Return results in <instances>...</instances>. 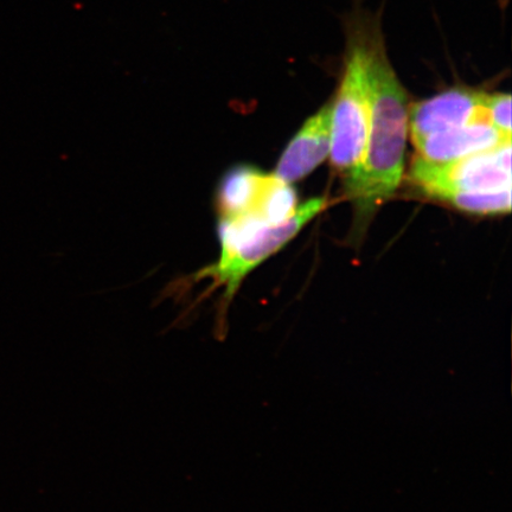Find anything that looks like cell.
I'll list each match as a JSON object with an SVG mask.
<instances>
[{
	"label": "cell",
	"mask_w": 512,
	"mask_h": 512,
	"mask_svg": "<svg viewBox=\"0 0 512 512\" xmlns=\"http://www.w3.org/2000/svg\"><path fill=\"white\" fill-rule=\"evenodd\" d=\"M326 207L328 200L325 197L312 198L298 207L290 220L273 227L252 228L217 223L221 243L220 260L215 265L203 268L194 275V279L213 281L210 291L224 287L221 316L226 315L230 302L247 274L280 251Z\"/></svg>",
	"instance_id": "cell-2"
},
{
	"label": "cell",
	"mask_w": 512,
	"mask_h": 512,
	"mask_svg": "<svg viewBox=\"0 0 512 512\" xmlns=\"http://www.w3.org/2000/svg\"><path fill=\"white\" fill-rule=\"evenodd\" d=\"M349 24L362 47L369 127L361 168L347 188L361 213L370 214L395 194L405 172L409 106L406 89L388 59L379 24L363 16Z\"/></svg>",
	"instance_id": "cell-1"
},
{
	"label": "cell",
	"mask_w": 512,
	"mask_h": 512,
	"mask_svg": "<svg viewBox=\"0 0 512 512\" xmlns=\"http://www.w3.org/2000/svg\"><path fill=\"white\" fill-rule=\"evenodd\" d=\"M341 85L331 102L332 164L348 185L354 181L366 152L369 102L360 40L349 24Z\"/></svg>",
	"instance_id": "cell-3"
},
{
	"label": "cell",
	"mask_w": 512,
	"mask_h": 512,
	"mask_svg": "<svg viewBox=\"0 0 512 512\" xmlns=\"http://www.w3.org/2000/svg\"><path fill=\"white\" fill-rule=\"evenodd\" d=\"M409 179L432 198L445 191L511 189V142L451 163L434 164L415 158Z\"/></svg>",
	"instance_id": "cell-4"
},
{
	"label": "cell",
	"mask_w": 512,
	"mask_h": 512,
	"mask_svg": "<svg viewBox=\"0 0 512 512\" xmlns=\"http://www.w3.org/2000/svg\"><path fill=\"white\" fill-rule=\"evenodd\" d=\"M440 201L477 215L508 214L511 210V189L497 191L456 192L445 191L435 195Z\"/></svg>",
	"instance_id": "cell-9"
},
{
	"label": "cell",
	"mask_w": 512,
	"mask_h": 512,
	"mask_svg": "<svg viewBox=\"0 0 512 512\" xmlns=\"http://www.w3.org/2000/svg\"><path fill=\"white\" fill-rule=\"evenodd\" d=\"M331 105L306 121L281 156L274 175L292 184L310 175L330 155Z\"/></svg>",
	"instance_id": "cell-6"
},
{
	"label": "cell",
	"mask_w": 512,
	"mask_h": 512,
	"mask_svg": "<svg viewBox=\"0 0 512 512\" xmlns=\"http://www.w3.org/2000/svg\"><path fill=\"white\" fill-rule=\"evenodd\" d=\"M488 94L469 88H451L409 107L408 128L413 144L452 128L489 123Z\"/></svg>",
	"instance_id": "cell-5"
},
{
	"label": "cell",
	"mask_w": 512,
	"mask_h": 512,
	"mask_svg": "<svg viewBox=\"0 0 512 512\" xmlns=\"http://www.w3.org/2000/svg\"><path fill=\"white\" fill-rule=\"evenodd\" d=\"M508 142H511V138L504 136L490 123H475L432 134L414 146L419 158L428 163L445 164Z\"/></svg>",
	"instance_id": "cell-8"
},
{
	"label": "cell",
	"mask_w": 512,
	"mask_h": 512,
	"mask_svg": "<svg viewBox=\"0 0 512 512\" xmlns=\"http://www.w3.org/2000/svg\"><path fill=\"white\" fill-rule=\"evenodd\" d=\"M489 123L504 136L511 138V95L488 94L486 99Z\"/></svg>",
	"instance_id": "cell-10"
},
{
	"label": "cell",
	"mask_w": 512,
	"mask_h": 512,
	"mask_svg": "<svg viewBox=\"0 0 512 512\" xmlns=\"http://www.w3.org/2000/svg\"><path fill=\"white\" fill-rule=\"evenodd\" d=\"M274 179V174H264L251 166L229 170L216 191L217 220L249 219L266 226L261 208Z\"/></svg>",
	"instance_id": "cell-7"
}]
</instances>
